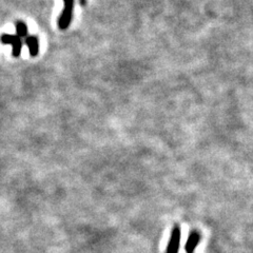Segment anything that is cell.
Masks as SVG:
<instances>
[{"label":"cell","mask_w":253,"mask_h":253,"mask_svg":"<svg viewBox=\"0 0 253 253\" xmlns=\"http://www.w3.org/2000/svg\"><path fill=\"white\" fill-rule=\"evenodd\" d=\"M63 4H65V6H63V11L58 17L57 26L59 30L65 31L70 27L71 21L73 19L75 0H63Z\"/></svg>","instance_id":"obj_1"},{"label":"cell","mask_w":253,"mask_h":253,"mask_svg":"<svg viewBox=\"0 0 253 253\" xmlns=\"http://www.w3.org/2000/svg\"><path fill=\"white\" fill-rule=\"evenodd\" d=\"M0 42H1L3 44H11L13 46V50H12L13 57L20 56L21 47H22V41L20 37H18L17 35L2 34L0 36Z\"/></svg>","instance_id":"obj_2"},{"label":"cell","mask_w":253,"mask_h":253,"mask_svg":"<svg viewBox=\"0 0 253 253\" xmlns=\"http://www.w3.org/2000/svg\"><path fill=\"white\" fill-rule=\"evenodd\" d=\"M180 227L176 225L174 227L172 234H171V239L168 244V248H167V253H177L179 249V244H180Z\"/></svg>","instance_id":"obj_3"},{"label":"cell","mask_w":253,"mask_h":253,"mask_svg":"<svg viewBox=\"0 0 253 253\" xmlns=\"http://www.w3.org/2000/svg\"><path fill=\"white\" fill-rule=\"evenodd\" d=\"M25 42L29 46L30 55L32 57H36L39 52V41L36 36H27Z\"/></svg>","instance_id":"obj_4"},{"label":"cell","mask_w":253,"mask_h":253,"mask_svg":"<svg viewBox=\"0 0 253 253\" xmlns=\"http://www.w3.org/2000/svg\"><path fill=\"white\" fill-rule=\"evenodd\" d=\"M200 239H201V235L196 231L190 233L185 246V250L187 251V253H193V251L197 247V245L200 243Z\"/></svg>","instance_id":"obj_5"},{"label":"cell","mask_w":253,"mask_h":253,"mask_svg":"<svg viewBox=\"0 0 253 253\" xmlns=\"http://www.w3.org/2000/svg\"><path fill=\"white\" fill-rule=\"evenodd\" d=\"M16 34L20 38H26L28 36V27L23 21H17L15 23Z\"/></svg>","instance_id":"obj_6"},{"label":"cell","mask_w":253,"mask_h":253,"mask_svg":"<svg viewBox=\"0 0 253 253\" xmlns=\"http://www.w3.org/2000/svg\"><path fill=\"white\" fill-rule=\"evenodd\" d=\"M79 2H81V4L83 6H85L86 5V0H79Z\"/></svg>","instance_id":"obj_7"}]
</instances>
